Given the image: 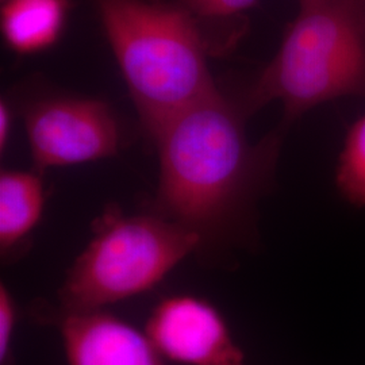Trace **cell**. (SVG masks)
I'll return each mask as SVG.
<instances>
[{
    "mask_svg": "<svg viewBox=\"0 0 365 365\" xmlns=\"http://www.w3.org/2000/svg\"><path fill=\"white\" fill-rule=\"evenodd\" d=\"M336 184L345 200L356 207H365V114L353 123L345 137Z\"/></svg>",
    "mask_w": 365,
    "mask_h": 365,
    "instance_id": "obj_10",
    "label": "cell"
},
{
    "mask_svg": "<svg viewBox=\"0 0 365 365\" xmlns=\"http://www.w3.org/2000/svg\"><path fill=\"white\" fill-rule=\"evenodd\" d=\"M299 1V4H303V3H310V1H314V0H298Z\"/></svg>",
    "mask_w": 365,
    "mask_h": 365,
    "instance_id": "obj_15",
    "label": "cell"
},
{
    "mask_svg": "<svg viewBox=\"0 0 365 365\" xmlns=\"http://www.w3.org/2000/svg\"><path fill=\"white\" fill-rule=\"evenodd\" d=\"M24 122L36 170L98 161L120 148L117 117L101 99L43 96L24 107Z\"/></svg>",
    "mask_w": 365,
    "mask_h": 365,
    "instance_id": "obj_5",
    "label": "cell"
},
{
    "mask_svg": "<svg viewBox=\"0 0 365 365\" xmlns=\"http://www.w3.org/2000/svg\"><path fill=\"white\" fill-rule=\"evenodd\" d=\"M68 365H164L146 333L102 310H64L57 321Z\"/></svg>",
    "mask_w": 365,
    "mask_h": 365,
    "instance_id": "obj_7",
    "label": "cell"
},
{
    "mask_svg": "<svg viewBox=\"0 0 365 365\" xmlns=\"http://www.w3.org/2000/svg\"><path fill=\"white\" fill-rule=\"evenodd\" d=\"M1 1H3V0H1Z\"/></svg>",
    "mask_w": 365,
    "mask_h": 365,
    "instance_id": "obj_16",
    "label": "cell"
},
{
    "mask_svg": "<svg viewBox=\"0 0 365 365\" xmlns=\"http://www.w3.org/2000/svg\"><path fill=\"white\" fill-rule=\"evenodd\" d=\"M45 187L36 172L4 170L0 173V249L10 253L36 229L45 207Z\"/></svg>",
    "mask_w": 365,
    "mask_h": 365,
    "instance_id": "obj_9",
    "label": "cell"
},
{
    "mask_svg": "<svg viewBox=\"0 0 365 365\" xmlns=\"http://www.w3.org/2000/svg\"><path fill=\"white\" fill-rule=\"evenodd\" d=\"M200 249L197 235L157 212L107 210L60 289L64 310H102L141 295Z\"/></svg>",
    "mask_w": 365,
    "mask_h": 365,
    "instance_id": "obj_4",
    "label": "cell"
},
{
    "mask_svg": "<svg viewBox=\"0 0 365 365\" xmlns=\"http://www.w3.org/2000/svg\"><path fill=\"white\" fill-rule=\"evenodd\" d=\"M241 102L221 90L190 106L153 138L156 211L197 235L202 249L247 240L274 178L286 126L249 141Z\"/></svg>",
    "mask_w": 365,
    "mask_h": 365,
    "instance_id": "obj_1",
    "label": "cell"
},
{
    "mask_svg": "<svg viewBox=\"0 0 365 365\" xmlns=\"http://www.w3.org/2000/svg\"><path fill=\"white\" fill-rule=\"evenodd\" d=\"M365 98V25L357 0L299 4L274 58L238 98L252 117L282 102L288 128L314 107L339 98Z\"/></svg>",
    "mask_w": 365,
    "mask_h": 365,
    "instance_id": "obj_3",
    "label": "cell"
},
{
    "mask_svg": "<svg viewBox=\"0 0 365 365\" xmlns=\"http://www.w3.org/2000/svg\"><path fill=\"white\" fill-rule=\"evenodd\" d=\"M185 13L188 14L199 29L212 22L241 34L247 30L245 15L248 10L256 6L259 0H175ZM203 33V31H202Z\"/></svg>",
    "mask_w": 365,
    "mask_h": 365,
    "instance_id": "obj_11",
    "label": "cell"
},
{
    "mask_svg": "<svg viewBox=\"0 0 365 365\" xmlns=\"http://www.w3.org/2000/svg\"><path fill=\"white\" fill-rule=\"evenodd\" d=\"M16 303L9 287L0 284V365H14L13 339L16 327Z\"/></svg>",
    "mask_w": 365,
    "mask_h": 365,
    "instance_id": "obj_12",
    "label": "cell"
},
{
    "mask_svg": "<svg viewBox=\"0 0 365 365\" xmlns=\"http://www.w3.org/2000/svg\"><path fill=\"white\" fill-rule=\"evenodd\" d=\"M96 7L148 135L220 90L209 42L175 0H96Z\"/></svg>",
    "mask_w": 365,
    "mask_h": 365,
    "instance_id": "obj_2",
    "label": "cell"
},
{
    "mask_svg": "<svg viewBox=\"0 0 365 365\" xmlns=\"http://www.w3.org/2000/svg\"><path fill=\"white\" fill-rule=\"evenodd\" d=\"M68 9V0H3L1 34L14 52H42L60 38Z\"/></svg>",
    "mask_w": 365,
    "mask_h": 365,
    "instance_id": "obj_8",
    "label": "cell"
},
{
    "mask_svg": "<svg viewBox=\"0 0 365 365\" xmlns=\"http://www.w3.org/2000/svg\"><path fill=\"white\" fill-rule=\"evenodd\" d=\"M357 1H359V9H360V14H361V18H363L365 25V0H357Z\"/></svg>",
    "mask_w": 365,
    "mask_h": 365,
    "instance_id": "obj_14",
    "label": "cell"
},
{
    "mask_svg": "<svg viewBox=\"0 0 365 365\" xmlns=\"http://www.w3.org/2000/svg\"><path fill=\"white\" fill-rule=\"evenodd\" d=\"M11 126H13L11 107L7 101L1 99V102H0V150L1 152H4V149L9 144Z\"/></svg>",
    "mask_w": 365,
    "mask_h": 365,
    "instance_id": "obj_13",
    "label": "cell"
},
{
    "mask_svg": "<svg viewBox=\"0 0 365 365\" xmlns=\"http://www.w3.org/2000/svg\"><path fill=\"white\" fill-rule=\"evenodd\" d=\"M146 334L161 356L184 365H244L222 314L207 300L172 295L150 314Z\"/></svg>",
    "mask_w": 365,
    "mask_h": 365,
    "instance_id": "obj_6",
    "label": "cell"
}]
</instances>
